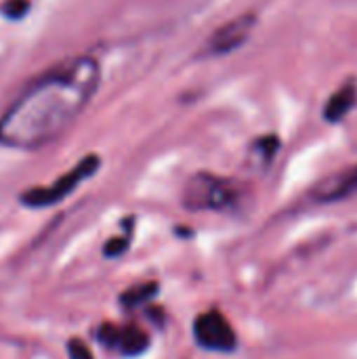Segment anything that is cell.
Instances as JSON below:
<instances>
[{
    "mask_svg": "<svg viewBox=\"0 0 357 359\" xmlns=\"http://www.w3.org/2000/svg\"><path fill=\"white\" fill-rule=\"evenodd\" d=\"M351 196H357V164L326 177L311 191V198L320 204L341 202Z\"/></svg>",
    "mask_w": 357,
    "mask_h": 359,
    "instance_id": "cell-7",
    "label": "cell"
},
{
    "mask_svg": "<svg viewBox=\"0 0 357 359\" xmlns=\"http://www.w3.org/2000/svg\"><path fill=\"white\" fill-rule=\"evenodd\" d=\"M97 339L101 345L109 349H118L126 358L141 355L149 347V337L145 330L137 326H126V328H116L114 324H103L97 332Z\"/></svg>",
    "mask_w": 357,
    "mask_h": 359,
    "instance_id": "cell-6",
    "label": "cell"
},
{
    "mask_svg": "<svg viewBox=\"0 0 357 359\" xmlns=\"http://www.w3.org/2000/svg\"><path fill=\"white\" fill-rule=\"evenodd\" d=\"M194 337L200 347L210 351H234L238 345V337L231 324L219 311H208L196 318Z\"/></svg>",
    "mask_w": 357,
    "mask_h": 359,
    "instance_id": "cell-5",
    "label": "cell"
},
{
    "mask_svg": "<svg viewBox=\"0 0 357 359\" xmlns=\"http://www.w3.org/2000/svg\"><path fill=\"white\" fill-rule=\"evenodd\" d=\"M255 25H257L255 13H246V15H240L236 19H229L227 23H223L221 27H217L210 34V38L204 44V55L219 57V55L234 53L236 48H240L250 38Z\"/></svg>",
    "mask_w": 357,
    "mask_h": 359,
    "instance_id": "cell-4",
    "label": "cell"
},
{
    "mask_svg": "<svg viewBox=\"0 0 357 359\" xmlns=\"http://www.w3.org/2000/svg\"><path fill=\"white\" fill-rule=\"evenodd\" d=\"M278 147H280V141L276 135H265V137H259L252 147H250V160L257 168H267L276 154H278Z\"/></svg>",
    "mask_w": 357,
    "mask_h": 359,
    "instance_id": "cell-9",
    "label": "cell"
},
{
    "mask_svg": "<svg viewBox=\"0 0 357 359\" xmlns=\"http://www.w3.org/2000/svg\"><path fill=\"white\" fill-rule=\"evenodd\" d=\"M67 351H69V359H95L93 353H90V349L82 341H78V339H72L69 341Z\"/></svg>",
    "mask_w": 357,
    "mask_h": 359,
    "instance_id": "cell-13",
    "label": "cell"
},
{
    "mask_svg": "<svg viewBox=\"0 0 357 359\" xmlns=\"http://www.w3.org/2000/svg\"><path fill=\"white\" fill-rule=\"evenodd\" d=\"M126 248H128V240H126V238H114V240H109V242L105 244L103 255L109 257V259H114V257H120Z\"/></svg>",
    "mask_w": 357,
    "mask_h": 359,
    "instance_id": "cell-12",
    "label": "cell"
},
{
    "mask_svg": "<svg viewBox=\"0 0 357 359\" xmlns=\"http://www.w3.org/2000/svg\"><path fill=\"white\" fill-rule=\"evenodd\" d=\"M357 101V86L353 82H347L343 84L326 103L324 107V118L328 122H341L356 105Z\"/></svg>",
    "mask_w": 357,
    "mask_h": 359,
    "instance_id": "cell-8",
    "label": "cell"
},
{
    "mask_svg": "<svg viewBox=\"0 0 357 359\" xmlns=\"http://www.w3.org/2000/svg\"><path fill=\"white\" fill-rule=\"evenodd\" d=\"M240 200V187L231 179L215 177L210 172L194 175L183 189V204L189 210H227Z\"/></svg>",
    "mask_w": 357,
    "mask_h": 359,
    "instance_id": "cell-2",
    "label": "cell"
},
{
    "mask_svg": "<svg viewBox=\"0 0 357 359\" xmlns=\"http://www.w3.org/2000/svg\"><path fill=\"white\" fill-rule=\"evenodd\" d=\"M97 84L99 65L90 57L50 69L2 116L0 143L34 149L53 141L84 109Z\"/></svg>",
    "mask_w": 357,
    "mask_h": 359,
    "instance_id": "cell-1",
    "label": "cell"
},
{
    "mask_svg": "<svg viewBox=\"0 0 357 359\" xmlns=\"http://www.w3.org/2000/svg\"><path fill=\"white\" fill-rule=\"evenodd\" d=\"M101 166L99 156H86L80 164H76L67 175H63L61 179H57L50 187H36L29 189L21 196V202L25 206L32 208H42V206H50L63 198H67L84 179L93 177L97 172V168Z\"/></svg>",
    "mask_w": 357,
    "mask_h": 359,
    "instance_id": "cell-3",
    "label": "cell"
},
{
    "mask_svg": "<svg viewBox=\"0 0 357 359\" xmlns=\"http://www.w3.org/2000/svg\"><path fill=\"white\" fill-rule=\"evenodd\" d=\"M156 290H158V284L156 282H147V284H139L130 290H126L122 294V305L124 307H137L145 301H149L151 297H156Z\"/></svg>",
    "mask_w": 357,
    "mask_h": 359,
    "instance_id": "cell-10",
    "label": "cell"
},
{
    "mask_svg": "<svg viewBox=\"0 0 357 359\" xmlns=\"http://www.w3.org/2000/svg\"><path fill=\"white\" fill-rule=\"evenodd\" d=\"M29 11V0H6L2 6V13L8 19H21Z\"/></svg>",
    "mask_w": 357,
    "mask_h": 359,
    "instance_id": "cell-11",
    "label": "cell"
}]
</instances>
